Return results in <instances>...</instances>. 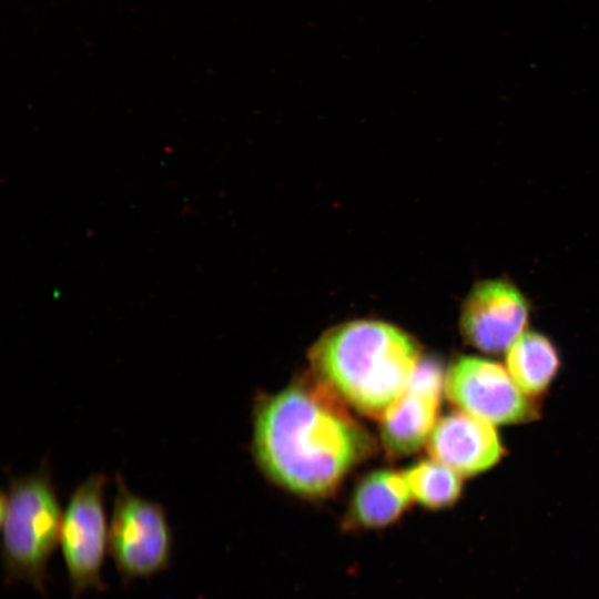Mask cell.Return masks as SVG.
<instances>
[{
  "label": "cell",
  "mask_w": 599,
  "mask_h": 599,
  "mask_svg": "<svg viewBox=\"0 0 599 599\" xmlns=\"http://www.w3.org/2000/svg\"><path fill=\"white\" fill-rule=\"evenodd\" d=\"M370 445L342 398L317 377L266 397L255 409L257 465L268 478L301 496L329 494Z\"/></svg>",
  "instance_id": "cell-1"
},
{
  "label": "cell",
  "mask_w": 599,
  "mask_h": 599,
  "mask_svg": "<svg viewBox=\"0 0 599 599\" xmlns=\"http://www.w3.org/2000/svg\"><path fill=\"white\" fill-rule=\"evenodd\" d=\"M316 377L344 402L383 418L420 361L416 341L393 324L356 319L328 329L309 354Z\"/></svg>",
  "instance_id": "cell-2"
},
{
  "label": "cell",
  "mask_w": 599,
  "mask_h": 599,
  "mask_svg": "<svg viewBox=\"0 0 599 599\" xmlns=\"http://www.w3.org/2000/svg\"><path fill=\"white\" fill-rule=\"evenodd\" d=\"M63 511L49 469L13 478L1 498L2 565L7 583L27 582L47 593L48 564Z\"/></svg>",
  "instance_id": "cell-3"
},
{
  "label": "cell",
  "mask_w": 599,
  "mask_h": 599,
  "mask_svg": "<svg viewBox=\"0 0 599 599\" xmlns=\"http://www.w3.org/2000/svg\"><path fill=\"white\" fill-rule=\"evenodd\" d=\"M108 548L123 582L166 570L173 556V531L164 507L132 493L121 475H116Z\"/></svg>",
  "instance_id": "cell-4"
},
{
  "label": "cell",
  "mask_w": 599,
  "mask_h": 599,
  "mask_svg": "<svg viewBox=\"0 0 599 599\" xmlns=\"http://www.w3.org/2000/svg\"><path fill=\"white\" fill-rule=\"evenodd\" d=\"M109 479L93 473L70 496L63 511L60 544L72 599L103 590L102 567L109 542L104 490Z\"/></svg>",
  "instance_id": "cell-5"
},
{
  "label": "cell",
  "mask_w": 599,
  "mask_h": 599,
  "mask_svg": "<svg viewBox=\"0 0 599 599\" xmlns=\"http://www.w3.org/2000/svg\"><path fill=\"white\" fill-rule=\"evenodd\" d=\"M449 400L491 425L519 423L532 416L527 394L501 365L478 357H460L448 369Z\"/></svg>",
  "instance_id": "cell-6"
},
{
  "label": "cell",
  "mask_w": 599,
  "mask_h": 599,
  "mask_svg": "<svg viewBox=\"0 0 599 599\" xmlns=\"http://www.w3.org/2000/svg\"><path fill=\"white\" fill-rule=\"evenodd\" d=\"M445 377L436 358H420L408 387L382 418V441L390 456L410 455L430 436Z\"/></svg>",
  "instance_id": "cell-7"
},
{
  "label": "cell",
  "mask_w": 599,
  "mask_h": 599,
  "mask_svg": "<svg viewBox=\"0 0 599 599\" xmlns=\"http://www.w3.org/2000/svg\"><path fill=\"white\" fill-rule=\"evenodd\" d=\"M528 304L516 286L487 280L474 286L461 308L464 337L485 353H501L524 333Z\"/></svg>",
  "instance_id": "cell-8"
},
{
  "label": "cell",
  "mask_w": 599,
  "mask_h": 599,
  "mask_svg": "<svg viewBox=\"0 0 599 599\" xmlns=\"http://www.w3.org/2000/svg\"><path fill=\"white\" fill-rule=\"evenodd\" d=\"M428 449L434 459L467 476L490 468L502 453L494 426L464 412L447 415L435 425Z\"/></svg>",
  "instance_id": "cell-9"
},
{
  "label": "cell",
  "mask_w": 599,
  "mask_h": 599,
  "mask_svg": "<svg viewBox=\"0 0 599 599\" xmlns=\"http://www.w3.org/2000/svg\"><path fill=\"white\" fill-rule=\"evenodd\" d=\"M413 498L404 474L393 470L373 471L356 486L347 511L346 527H386L405 512Z\"/></svg>",
  "instance_id": "cell-10"
},
{
  "label": "cell",
  "mask_w": 599,
  "mask_h": 599,
  "mask_svg": "<svg viewBox=\"0 0 599 599\" xmlns=\"http://www.w3.org/2000/svg\"><path fill=\"white\" fill-rule=\"evenodd\" d=\"M507 370L527 395L544 392L558 367L559 358L550 341L535 332L522 333L507 349Z\"/></svg>",
  "instance_id": "cell-11"
},
{
  "label": "cell",
  "mask_w": 599,
  "mask_h": 599,
  "mask_svg": "<svg viewBox=\"0 0 599 599\" xmlns=\"http://www.w3.org/2000/svg\"><path fill=\"white\" fill-rule=\"evenodd\" d=\"M413 497L432 509L451 506L459 497V474L436 459L422 460L405 473Z\"/></svg>",
  "instance_id": "cell-12"
}]
</instances>
